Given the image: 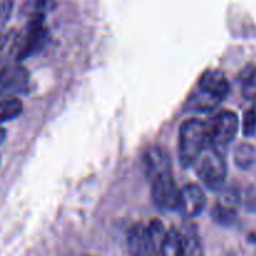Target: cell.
Wrapping results in <instances>:
<instances>
[{"label":"cell","mask_w":256,"mask_h":256,"mask_svg":"<svg viewBox=\"0 0 256 256\" xmlns=\"http://www.w3.org/2000/svg\"><path fill=\"white\" fill-rule=\"evenodd\" d=\"M209 146V125L199 119L182 122L179 132V158L184 168L198 162L205 149Z\"/></svg>","instance_id":"6da1fadb"},{"label":"cell","mask_w":256,"mask_h":256,"mask_svg":"<svg viewBox=\"0 0 256 256\" xmlns=\"http://www.w3.org/2000/svg\"><path fill=\"white\" fill-rule=\"evenodd\" d=\"M49 40V30L45 25L44 15H30L26 29L20 34L19 48H18L16 60L28 59L42 52Z\"/></svg>","instance_id":"7a4b0ae2"},{"label":"cell","mask_w":256,"mask_h":256,"mask_svg":"<svg viewBox=\"0 0 256 256\" xmlns=\"http://www.w3.org/2000/svg\"><path fill=\"white\" fill-rule=\"evenodd\" d=\"M198 175L210 190H222L228 175L226 162L218 149L208 146L198 160Z\"/></svg>","instance_id":"3957f363"},{"label":"cell","mask_w":256,"mask_h":256,"mask_svg":"<svg viewBox=\"0 0 256 256\" xmlns=\"http://www.w3.org/2000/svg\"><path fill=\"white\" fill-rule=\"evenodd\" d=\"M239 130V118L236 112L224 110L215 116L209 125V145L219 150L235 139Z\"/></svg>","instance_id":"277c9868"},{"label":"cell","mask_w":256,"mask_h":256,"mask_svg":"<svg viewBox=\"0 0 256 256\" xmlns=\"http://www.w3.org/2000/svg\"><path fill=\"white\" fill-rule=\"evenodd\" d=\"M150 182H152V200L158 208L168 212H175L180 209L182 189L178 188L172 172L158 176Z\"/></svg>","instance_id":"5b68a950"},{"label":"cell","mask_w":256,"mask_h":256,"mask_svg":"<svg viewBox=\"0 0 256 256\" xmlns=\"http://www.w3.org/2000/svg\"><path fill=\"white\" fill-rule=\"evenodd\" d=\"M29 84V72L19 62L0 65V98L22 92Z\"/></svg>","instance_id":"8992f818"},{"label":"cell","mask_w":256,"mask_h":256,"mask_svg":"<svg viewBox=\"0 0 256 256\" xmlns=\"http://www.w3.org/2000/svg\"><path fill=\"white\" fill-rule=\"evenodd\" d=\"M206 206V196L196 184H186L180 194V212L186 218H195L202 214Z\"/></svg>","instance_id":"52a82bcc"},{"label":"cell","mask_w":256,"mask_h":256,"mask_svg":"<svg viewBox=\"0 0 256 256\" xmlns=\"http://www.w3.org/2000/svg\"><path fill=\"white\" fill-rule=\"evenodd\" d=\"M144 169L146 172L148 179L152 180L156 179L158 176L172 172V166H170V159L164 149L159 146H150L145 152L144 158Z\"/></svg>","instance_id":"ba28073f"},{"label":"cell","mask_w":256,"mask_h":256,"mask_svg":"<svg viewBox=\"0 0 256 256\" xmlns=\"http://www.w3.org/2000/svg\"><path fill=\"white\" fill-rule=\"evenodd\" d=\"M199 88L202 92L216 98L220 102L228 96L230 90L226 76L219 69H208L202 72L199 79Z\"/></svg>","instance_id":"9c48e42d"},{"label":"cell","mask_w":256,"mask_h":256,"mask_svg":"<svg viewBox=\"0 0 256 256\" xmlns=\"http://www.w3.org/2000/svg\"><path fill=\"white\" fill-rule=\"evenodd\" d=\"M238 202H239V195L236 194V192L235 190L226 192L212 208V218L219 224L230 226L238 219Z\"/></svg>","instance_id":"30bf717a"},{"label":"cell","mask_w":256,"mask_h":256,"mask_svg":"<svg viewBox=\"0 0 256 256\" xmlns=\"http://www.w3.org/2000/svg\"><path fill=\"white\" fill-rule=\"evenodd\" d=\"M128 246L132 256H156L150 242L148 228L135 224L128 234Z\"/></svg>","instance_id":"8fae6325"},{"label":"cell","mask_w":256,"mask_h":256,"mask_svg":"<svg viewBox=\"0 0 256 256\" xmlns=\"http://www.w3.org/2000/svg\"><path fill=\"white\" fill-rule=\"evenodd\" d=\"M180 232L182 256H204L202 239L194 224L182 225Z\"/></svg>","instance_id":"7c38bea8"},{"label":"cell","mask_w":256,"mask_h":256,"mask_svg":"<svg viewBox=\"0 0 256 256\" xmlns=\"http://www.w3.org/2000/svg\"><path fill=\"white\" fill-rule=\"evenodd\" d=\"M19 40L20 32L16 30H10L0 35V65L9 64V59L12 56L16 58Z\"/></svg>","instance_id":"4fadbf2b"},{"label":"cell","mask_w":256,"mask_h":256,"mask_svg":"<svg viewBox=\"0 0 256 256\" xmlns=\"http://www.w3.org/2000/svg\"><path fill=\"white\" fill-rule=\"evenodd\" d=\"M22 112V100L15 96L0 98V124L19 116Z\"/></svg>","instance_id":"5bb4252c"},{"label":"cell","mask_w":256,"mask_h":256,"mask_svg":"<svg viewBox=\"0 0 256 256\" xmlns=\"http://www.w3.org/2000/svg\"><path fill=\"white\" fill-rule=\"evenodd\" d=\"M256 159L255 148L248 142H242L236 146L234 152L235 164L239 169L249 170L254 165Z\"/></svg>","instance_id":"9a60e30c"},{"label":"cell","mask_w":256,"mask_h":256,"mask_svg":"<svg viewBox=\"0 0 256 256\" xmlns=\"http://www.w3.org/2000/svg\"><path fill=\"white\" fill-rule=\"evenodd\" d=\"M160 256H182V242L179 230L172 229L166 234Z\"/></svg>","instance_id":"2e32d148"},{"label":"cell","mask_w":256,"mask_h":256,"mask_svg":"<svg viewBox=\"0 0 256 256\" xmlns=\"http://www.w3.org/2000/svg\"><path fill=\"white\" fill-rule=\"evenodd\" d=\"M190 108H192L194 110H199V112H208V110H212L214 108H216L219 105L220 100L212 96V95L206 94V92H202L199 89V92L192 96L189 99Z\"/></svg>","instance_id":"e0dca14e"},{"label":"cell","mask_w":256,"mask_h":256,"mask_svg":"<svg viewBox=\"0 0 256 256\" xmlns=\"http://www.w3.org/2000/svg\"><path fill=\"white\" fill-rule=\"evenodd\" d=\"M244 94L246 98H256V66H248L240 74Z\"/></svg>","instance_id":"ac0fdd59"},{"label":"cell","mask_w":256,"mask_h":256,"mask_svg":"<svg viewBox=\"0 0 256 256\" xmlns=\"http://www.w3.org/2000/svg\"><path fill=\"white\" fill-rule=\"evenodd\" d=\"M58 0H26L25 6L29 9L30 15H46L48 12L52 10Z\"/></svg>","instance_id":"d6986e66"},{"label":"cell","mask_w":256,"mask_h":256,"mask_svg":"<svg viewBox=\"0 0 256 256\" xmlns=\"http://www.w3.org/2000/svg\"><path fill=\"white\" fill-rule=\"evenodd\" d=\"M242 132L245 136L250 138L256 132V118L252 109H249L244 114V120H242Z\"/></svg>","instance_id":"ffe728a7"},{"label":"cell","mask_w":256,"mask_h":256,"mask_svg":"<svg viewBox=\"0 0 256 256\" xmlns=\"http://www.w3.org/2000/svg\"><path fill=\"white\" fill-rule=\"evenodd\" d=\"M12 8H14V0H2L0 2V32L5 26V24L9 22Z\"/></svg>","instance_id":"44dd1931"},{"label":"cell","mask_w":256,"mask_h":256,"mask_svg":"<svg viewBox=\"0 0 256 256\" xmlns=\"http://www.w3.org/2000/svg\"><path fill=\"white\" fill-rule=\"evenodd\" d=\"M5 136H6V132H5L4 129H2V128H0V144H2V142H4Z\"/></svg>","instance_id":"7402d4cb"},{"label":"cell","mask_w":256,"mask_h":256,"mask_svg":"<svg viewBox=\"0 0 256 256\" xmlns=\"http://www.w3.org/2000/svg\"><path fill=\"white\" fill-rule=\"evenodd\" d=\"M252 112H254V115H255V118H256V104L252 108Z\"/></svg>","instance_id":"603a6c76"}]
</instances>
